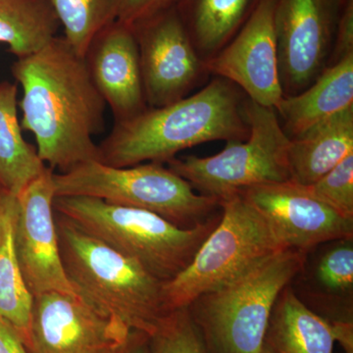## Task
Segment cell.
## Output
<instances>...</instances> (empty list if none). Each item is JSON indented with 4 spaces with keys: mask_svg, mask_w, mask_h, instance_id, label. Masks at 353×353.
I'll list each match as a JSON object with an SVG mask.
<instances>
[{
    "mask_svg": "<svg viewBox=\"0 0 353 353\" xmlns=\"http://www.w3.org/2000/svg\"><path fill=\"white\" fill-rule=\"evenodd\" d=\"M12 73L23 90L21 128L34 134L41 161L59 173L99 161L94 137L103 130L106 103L85 58L64 37H55L18 58Z\"/></svg>",
    "mask_w": 353,
    "mask_h": 353,
    "instance_id": "cell-1",
    "label": "cell"
},
{
    "mask_svg": "<svg viewBox=\"0 0 353 353\" xmlns=\"http://www.w3.org/2000/svg\"><path fill=\"white\" fill-rule=\"evenodd\" d=\"M240 88L216 77L196 94L162 108H148L115 122L99 145V162L113 167L168 163L182 150L215 141H245L250 127Z\"/></svg>",
    "mask_w": 353,
    "mask_h": 353,
    "instance_id": "cell-2",
    "label": "cell"
},
{
    "mask_svg": "<svg viewBox=\"0 0 353 353\" xmlns=\"http://www.w3.org/2000/svg\"><path fill=\"white\" fill-rule=\"evenodd\" d=\"M55 222L65 274L77 296L130 331L150 336L166 314L163 282L65 216L55 212Z\"/></svg>",
    "mask_w": 353,
    "mask_h": 353,
    "instance_id": "cell-3",
    "label": "cell"
},
{
    "mask_svg": "<svg viewBox=\"0 0 353 353\" xmlns=\"http://www.w3.org/2000/svg\"><path fill=\"white\" fill-rule=\"evenodd\" d=\"M53 208L163 283L189 266L221 217V213L213 215L196 227L183 229L150 211L94 197H55Z\"/></svg>",
    "mask_w": 353,
    "mask_h": 353,
    "instance_id": "cell-4",
    "label": "cell"
},
{
    "mask_svg": "<svg viewBox=\"0 0 353 353\" xmlns=\"http://www.w3.org/2000/svg\"><path fill=\"white\" fill-rule=\"evenodd\" d=\"M306 253L285 250L188 306L209 353H263L272 310L303 273Z\"/></svg>",
    "mask_w": 353,
    "mask_h": 353,
    "instance_id": "cell-5",
    "label": "cell"
},
{
    "mask_svg": "<svg viewBox=\"0 0 353 353\" xmlns=\"http://www.w3.org/2000/svg\"><path fill=\"white\" fill-rule=\"evenodd\" d=\"M220 208L219 222L189 266L163 283L165 312L188 307L285 250L263 215L241 194L220 201Z\"/></svg>",
    "mask_w": 353,
    "mask_h": 353,
    "instance_id": "cell-6",
    "label": "cell"
},
{
    "mask_svg": "<svg viewBox=\"0 0 353 353\" xmlns=\"http://www.w3.org/2000/svg\"><path fill=\"white\" fill-rule=\"evenodd\" d=\"M55 197L88 196L116 205L143 209L183 229L205 222L219 199L199 194L189 182L162 163L113 167L85 162L66 173L53 174Z\"/></svg>",
    "mask_w": 353,
    "mask_h": 353,
    "instance_id": "cell-7",
    "label": "cell"
},
{
    "mask_svg": "<svg viewBox=\"0 0 353 353\" xmlns=\"http://www.w3.org/2000/svg\"><path fill=\"white\" fill-rule=\"evenodd\" d=\"M245 115L250 127L245 141H227L212 157H175L169 168L201 194L219 201L254 185L290 181V138L275 108L246 99Z\"/></svg>",
    "mask_w": 353,
    "mask_h": 353,
    "instance_id": "cell-8",
    "label": "cell"
},
{
    "mask_svg": "<svg viewBox=\"0 0 353 353\" xmlns=\"http://www.w3.org/2000/svg\"><path fill=\"white\" fill-rule=\"evenodd\" d=\"M343 0H277L275 29L283 95L309 87L328 65Z\"/></svg>",
    "mask_w": 353,
    "mask_h": 353,
    "instance_id": "cell-9",
    "label": "cell"
},
{
    "mask_svg": "<svg viewBox=\"0 0 353 353\" xmlns=\"http://www.w3.org/2000/svg\"><path fill=\"white\" fill-rule=\"evenodd\" d=\"M132 28L138 41L148 108H162L185 99L209 75L176 6Z\"/></svg>",
    "mask_w": 353,
    "mask_h": 353,
    "instance_id": "cell-10",
    "label": "cell"
},
{
    "mask_svg": "<svg viewBox=\"0 0 353 353\" xmlns=\"http://www.w3.org/2000/svg\"><path fill=\"white\" fill-rule=\"evenodd\" d=\"M54 170H46L17 196L16 253L32 296L48 292L77 296L65 274L55 222Z\"/></svg>",
    "mask_w": 353,
    "mask_h": 353,
    "instance_id": "cell-11",
    "label": "cell"
},
{
    "mask_svg": "<svg viewBox=\"0 0 353 353\" xmlns=\"http://www.w3.org/2000/svg\"><path fill=\"white\" fill-rule=\"evenodd\" d=\"M263 215L285 250L307 254L322 243L353 238L345 217L292 181L254 185L238 192Z\"/></svg>",
    "mask_w": 353,
    "mask_h": 353,
    "instance_id": "cell-12",
    "label": "cell"
},
{
    "mask_svg": "<svg viewBox=\"0 0 353 353\" xmlns=\"http://www.w3.org/2000/svg\"><path fill=\"white\" fill-rule=\"evenodd\" d=\"M131 332L78 296L48 292L34 296L31 353H117Z\"/></svg>",
    "mask_w": 353,
    "mask_h": 353,
    "instance_id": "cell-13",
    "label": "cell"
},
{
    "mask_svg": "<svg viewBox=\"0 0 353 353\" xmlns=\"http://www.w3.org/2000/svg\"><path fill=\"white\" fill-rule=\"evenodd\" d=\"M276 3L277 0H260L234 39L205 62L209 75L233 83L248 99L271 108L284 97L279 75Z\"/></svg>",
    "mask_w": 353,
    "mask_h": 353,
    "instance_id": "cell-14",
    "label": "cell"
},
{
    "mask_svg": "<svg viewBox=\"0 0 353 353\" xmlns=\"http://www.w3.org/2000/svg\"><path fill=\"white\" fill-rule=\"evenodd\" d=\"M85 58L115 122L131 119L148 108L138 41L131 26L117 20L106 26L90 43Z\"/></svg>",
    "mask_w": 353,
    "mask_h": 353,
    "instance_id": "cell-15",
    "label": "cell"
},
{
    "mask_svg": "<svg viewBox=\"0 0 353 353\" xmlns=\"http://www.w3.org/2000/svg\"><path fill=\"white\" fill-rule=\"evenodd\" d=\"M353 108V54L326 67L309 87L296 95L283 97L275 110L290 139Z\"/></svg>",
    "mask_w": 353,
    "mask_h": 353,
    "instance_id": "cell-16",
    "label": "cell"
},
{
    "mask_svg": "<svg viewBox=\"0 0 353 353\" xmlns=\"http://www.w3.org/2000/svg\"><path fill=\"white\" fill-rule=\"evenodd\" d=\"M353 153V108L321 121L290 139V181L310 185Z\"/></svg>",
    "mask_w": 353,
    "mask_h": 353,
    "instance_id": "cell-17",
    "label": "cell"
},
{
    "mask_svg": "<svg viewBox=\"0 0 353 353\" xmlns=\"http://www.w3.org/2000/svg\"><path fill=\"white\" fill-rule=\"evenodd\" d=\"M328 320L306 305L289 285L281 292L267 327L263 353H334Z\"/></svg>",
    "mask_w": 353,
    "mask_h": 353,
    "instance_id": "cell-18",
    "label": "cell"
},
{
    "mask_svg": "<svg viewBox=\"0 0 353 353\" xmlns=\"http://www.w3.org/2000/svg\"><path fill=\"white\" fill-rule=\"evenodd\" d=\"M260 0H179L176 9L204 62L238 34Z\"/></svg>",
    "mask_w": 353,
    "mask_h": 353,
    "instance_id": "cell-19",
    "label": "cell"
},
{
    "mask_svg": "<svg viewBox=\"0 0 353 353\" xmlns=\"http://www.w3.org/2000/svg\"><path fill=\"white\" fill-rule=\"evenodd\" d=\"M17 196L0 194V318L10 324L29 350L34 296L26 285L16 253L14 228Z\"/></svg>",
    "mask_w": 353,
    "mask_h": 353,
    "instance_id": "cell-20",
    "label": "cell"
},
{
    "mask_svg": "<svg viewBox=\"0 0 353 353\" xmlns=\"http://www.w3.org/2000/svg\"><path fill=\"white\" fill-rule=\"evenodd\" d=\"M17 97V85L0 83V185L14 196L48 167L23 137Z\"/></svg>",
    "mask_w": 353,
    "mask_h": 353,
    "instance_id": "cell-21",
    "label": "cell"
},
{
    "mask_svg": "<svg viewBox=\"0 0 353 353\" xmlns=\"http://www.w3.org/2000/svg\"><path fill=\"white\" fill-rule=\"evenodd\" d=\"M60 27L48 0H0V43L18 58L43 48Z\"/></svg>",
    "mask_w": 353,
    "mask_h": 353,
    "instance_id": "cell-22",
    "label": "cell"
},
{
    "mask_svg": "<svg viewBox=\"0 0 353 353\" xmlns=\"http://www.w3.org/2000/svg\"><path fill=\"white\" fill-rule=\"evenodd\" d=\"M63 27L64 39L79 54L85 53L95 37L116 20L118 0H48Z\"/></svg>",
    "mask_w": 353,
    "mask_h": 353,
    "instance_id": "cell-23",
    "label": "cell"
},
{
    "mask_svg": "<svg viewBox=\"0 0 353 353\" xmlns=\"http://www.w3.org/2000/svg\"><path fill=\"white\" fill-rule=\"evenodd\" d=\"M150 336V353H209L189 308L166 313Z\"/></svg>",
    "mask_w": 353,
    "mask_h": 353,
    "instance_id": "cell-24",
    "label": "cell"
},
{
    "mask_svg": "<svg viewBox=\"0 0 353 353\" xmlns=\"http://www.w3.org/2000/svg\"><path fill=\"white\" fill-rule=\"evenodd\" d=\"M323 252L314 270L318 287L334 297L352 301L353 238L333 241Z\"/></svg>",
    "mask_w": 353,
    "mask_h": 353,
    "instance_id": "cell-25",
    "label": "cell"
},
{
    "mask_svg": "<svg viewBox=\"0 0 353 353\" xmlns=\"http://www.w3.org/2000/svg\"><path fill=\"white\" fill-rule=\"evenodd\" d=\"M306 187L318 199L345 217L353 219V153L317 182Z\"/></svg>",
    "mask_w": 353,
    "mask_h": 353,
    "instance_id": "cell-26",
    "label": "cell"
},
{
    "mask_svg": "<svg viewBox=\"0 0 353 353\" xmlns=\"http://www.w3.org/2000/svg\"><path fill=\"white\" fill-rule=\"evenodd\" d=\"M179 0H118L116 20L131 27L176 6Z\"/></svg>",
    "mask_w": 353,
    "mask_h": 353,
    "instance_id": "cell-27",
    "label": "cell"
},
{
    "mask_svg": "<svg viewBox=\"0 0 353 353\" xmlns=\"http://www.w3.org/2000/svg\"><path fill=\"white\" fill-rule=\"evenodd\" d=\"M353 54V0H343L328 65Z\"/></svg>",
    "mask_w": 353,
    "mask_h": 353,
    "instance_id": "cell-28",
    "label": "cell"
},
{
    "mask_svg": "<svg viewBox=\"0 0 353 353\" xmlns=\"http://www.w3.org/2000/svg\"><path fill=\"white\" fill-rule=\"evenodd\" d=\"M0 353H31L18 332L0 318Z\"/></svg>",
    "mask_w": 353,
    "mask_h": 353,
    "instance_id": "cell-29",
    "label": "cell"
},
{
    "mask_svg": "<svg viewBox=\"0 0 353 353\" xmlns=\"http://www.w3.org/2000/svg\"><path fill=\"white\" fill-rule=\"evenodd\" d=\"M117 353H150V336L141 332L132 331Z\"/></svg>",
    "mask_w": 353,
    "mask_h": 353,
    "instance_id": "cell-30",
    "label": "cell"
},
{
    "mask_svg": "<svg viewBox=\"0 0 353 353\" xmlns=\"http://www.w3.org/2000/svg\"><path fill=\"white\" fill-rule=\"evenodd\" d=\"M4 190H4L3 188H2V185H0V194H1L2 192H4Z\"/></svg>",
    "mask_w": 353,
    "mask_h": 353,
    "instance_id": "cell-31",
    "label": "cell"
}]
</instances>
